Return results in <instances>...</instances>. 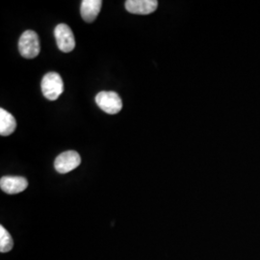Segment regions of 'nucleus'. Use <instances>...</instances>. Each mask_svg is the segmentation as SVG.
<instances>
[{"instance_id": "obj_1", "label": "nucleus", "mask_w": 260, "mask_h": 260, "mask_svg": "<svg viewBox=\"0 0 260 260\" xmlns=\"http://www.w3.org/2000/svg\"><path fill=\"white\" fill-rule=\"evenodd\" d=\"M42 92L49 101H56L64 92V82L57 73H48L43 77Z\"/></svg>"}, {"instance_id": "obj_2", "label": "nucleus", "mask_w": 260, "mask_h": 260, "mask_svg": "<svg viewBox=\"0 0 260 260\" xmlns=\"http://www.w3.org/2000/svg\"><path fill=\"white\" fill-rule=\"evenodd\" d=\"M19 49L20 55L26 59H33L40 53L41 47L37 33L27 30L19 38Z\"/></svg>"}, {"instance_id": "obj_3", "label": "nucleus", "mask_w": 260, "mask_h": 260, "mask_svg": "<svg viewBox=\"0 0 260 260\" xmlns=\"http://www.w3.org/2000/svg\"><path fill=\"white\" fill-rule=\"evenodd\" d=\"M95 103L103 112L115 115L122 109V102L120 95L113 91H103L95 96Z\"/></svg>"}, {"instance_id": "obj_4", "label": "nucleus", "mask_w": 260, "mask_h": 260, "mask_svg": "<svg viewBox=\"0 0 260 260\" xmlns=\"http://www.w3.org/2000/svg\"><path fill=\"white\" fill-rule=\"evenodd\" d=\"M81 157L75 150H68L58 155L54 162V167L59 174H68L78 167Z\"/></svg>"}, {"instance_id": "obj_5", "label": "nucleus", "mask_w": 260, "mask_h": 260, "mask_svg": "<svg viewBox=\"0 0 260 260\" xmlns=\"http://www.w3.org/2000/svg\"><path fill=\"white\" fill-rule=\"evenodd\" d=\"M54 36H55L57 47L61 51L68 53L75 49V35L69 25L64 23L57 25L54 30Z\"/></svg>"}, {"instance_id": "obj_6", "label": "nucleus", "mask_w": 260, "mask_h": 260, "mask_svg": "<svg viewBox=\"0 0 260 260\" xmlns=\"http://www.w3.org/2000/svg\"><path fill=\"white\" fill-rule=\"evenodd\" d=\"M0 187L1 190L6 194L15 195L23 192L27 188L28 181L24 177L6 176L1 177Z\"/></svg>"}, {"instance_id": "obj_7", "label": "nucleus", "mask_w": 260, "mask_h": 260, "mask_svg": "<svg viewBox=\"0 0 260 260\" xmlns=\"http://www.w3.org/2000/svg\"><path fill=\"white\" fill-rule=\"evenodd\" d=\"M156 0H127L125 1V9L135 15H149L157 9Z\"/></svg>"}, {"instance_id": "obj_8", "label": "nucleus", "mask_w": 260, "mask_h": 260, "mask_svg": "<svg viewBox=\"0 0 260 260\" xmlns=\"http://www.w3.org/2000/svg\"><path fill=\"white\" fill-rule=\"evenodd\" d=\"M103 6L102 0H83L80 13L86 22H93L98 18Z\"/></svg>"}, {"instance_id": "obj_9", "label": "nucleus", "mask_w": 260, "mask_h": 260, "mask_svg": "<svg viewBox=\"0 0 260 260\" xmlns=\"http://www.w3.org/2000/svg\"><path fill=\"white\" fill-rule=\"evenodd\" d=\"M17 127V121L15 117L3 108L0 109V135L9 136Z\"/></svg>"}, {"instance_id": "obj_10", "label": "nucleus", "mask_w": 260, "mask_h": 260, "mask_svg": "<svg viewBox=\"0 0 260 260\" xmlns=\"http://www.w3.org/2000/svg\"><path fill=\"white\" fill-rule=\"evenodd\" d=\"M14 247V241L12 236L6 231V229L1 225L0 226V251L1 252H8Z\"/></svg>"}]
</instances>
